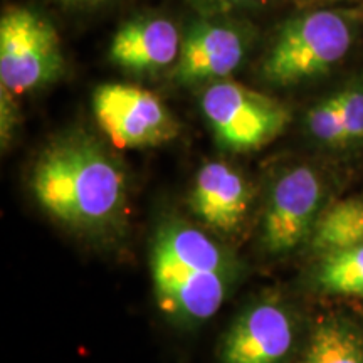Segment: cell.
Wrapping results in <instances>:
<instances>
[{"mask_svg":"<svg viewBox=\"0 0 363 363\" xmlns=\"http://www.w3.org/2000/svg\"><path fill=\"white\" fill-rule=\"evenodd\" d=\"M252 44L251 29L224 16L195 21L182 39L174 78L180 84L222 81L246 59Z\"/></svg>","mask_w":363,"mask_h":363,"instance_id":"52a82bcc","label":"cell"},{"mask_svg":"<svg viewBox=\"0 0 363 363\" xmlns=\"http://www.w3.org/2000/svg\"><path fill=\"white\" fill-rule=\"evenodd\" d=\"M179 27L165 17H138L118 29L110 59L121 69L152 74L177 62L182 48Z\"/></svg>","mask_w":363,"mask_h":363,"instance_id":"30bf717a","label":"cell"},{"mask_svg":"<svg viewBox=\"0 0 363 363\" xmlns=\"http://www.w3.org/2000/svg\"><path fill=\"white\" fill-rule=\"evenodd\" d=\"M291 318L274 303H259L235 321L224 340L222 363H281L293 347Z\"/></svg>","mask_w":363,"mask_h":363,"instance_id":"9c48e42d","label":"cell"},{"mask_svg":"<svg viewBox=\"0 0 363 363\" xmlns=\"http://www.w3.org/2000/svg\"><path fill=\"white\" fill-rule=\"evenodd\" d=\"M342 116L345 143H355L363 140V89L348 88L335 94Z\"/></svg>","mask_w":363,"mask_h":363,"instance_id":"2e32d148","label":"cell"},{"mask_svg":"<svg viewBox=\"0 0 363 363\" xmlns=\"http://www.w3.org/2000/svg\"><path fill=\"white\" fill-rule=\"evenodd\" d=\"M33 190L48 214L71 229L101 233L125 211V177L115 158L88 135L56 140L39 157Z\"/></svg>","mask_w":363,"mask_h":363,"instance_id":"6da1fadb","label":"cell"},{"mask_svg":"<svg viewBox=\"0 0 363 363\" xmlns=\"http://www.w3.org/2000/svg\"><path fill=\"white\" fill-rule=\"evenodd\" d=\"M318 283L328 293L363 296V246L326 254Z\"/></svg>","mask_w":363,"mask_h":363,"instance_id":"5bb4252c","label":"cell"},{"mask_svg":"<svg viewBox=\"0 0 363 363\" xmlns=\"http://www.w3.org/2000/svg\"><path fill=\"white\" fill-rule=\"evenodd\" d=\"M306 125L313 138L326 145H347L337 98L330 96L308 111Z\"/></svg>","mask_w":363,"mask_h":363,"instance_id":"9a60e30c","label":"cell"},{"mask_svg":"<svg viewBox=\"0 0 363 363\" xmlns=\"http://www.w3.org/2000/svg\"><path fill=\"white\" fill-rule=\"evenodd\" d=\"M65 69L54 26L27 7H9L0 19V81L21 94L52 83Z\"/></svg>","mask_w":363,"mask_h":363,"instance_id":"5b68a950","label":"cell"},{"mask_svg":"<svg viewBox=\"0 0 363 363\" xmlns=\"http://www.w3.org/2000/svg\"><path fill=\"white\" fill-rule=\"evenodd\" d=\"M353 43V22L342 11H315L281 26L262 61L267 83L291 86L316 78L347 56Z\"/></svg>","mask_w":363,"mask_h":363,"instance_id":"3957f363","label":"cell"},{"mask_svg":"<svg viewBox=\"0 0 363 363\" xmlns=\"http://www.w3.org/2000/svg\"><path fill=\"white\" fill-rule=\"evenodd\" d=\"M195 9H199L203 16H225L240 9H252L264 6L269 0H187Z\"/></svg>","mask_w":363,"mask_h":363,"instance_id":"e0dca14e","label":"cell"},{"mask_svg":"<svg viewBox=\"0 0 363 363\" xmlns=\"http://www.w3.org/2000/svg\"><path fill=\"white\" fill-rule=\"evenodd\" d=\"M311 246L325 254L363 246L362 199H348L330 207L313 229Z\"/></svg>","mask_w":363,"mask_h":363,"instance_id":"7c38bea8","label":"cell"},{"mask_svg":"<svg viewBox=\"0 0 363 363\" xmlns=\"http://www.w3.org/2000/svg\"><path fill=\"white\" fill-rule=\"evenodd\" d=\"M294 363H363V340L347 321L326 320L316 325Z\"/></svg>","mask_w":363,"mask_h":363,"instance_id":"4fadbf2b","label":"cell"},{"mask_svg":"<svg viewBox=\"0 0 363 363\" xmlns=\"http://www.w3.org/2000/svg\"><path fill=\"white\" fill-rule=\"evenodd\" d=\"M321 180L310 167L284 172L271 190L262 222V244L272 254L296 249L316 225Z\"/></svg>","mask_w":363,"mask_h":363,"instance_id":"ba28073f","label":"cell"},{"mask_svg":"<svg viewBox=\"0 0 363 363\" xmlns=\"http://www.w3.org/2000/svg\"><path fill=\"white\" fill-rule=\"evenodd\" d=\"M17 121H19V113H17L16 101L12 99V93L9 89L2 88V143L4 145L12 140Z\"/></svg>","mask_w":363,"mask_h":363,"instance_id":"ac0fdd59","label":"cell"},{"mask_svg":"<svg viewBox=\"0 0 363 363\" xmlns=\"http://www.w3.org/2000/svg\"><path fill=\"white\" fill-rule=\"evenodd\" d=\"M201 108L217 142L239 153L271 143L291 121L283 103L230 81L207 86Z\"/></svg>","mask_w":363,"mask_h":363,"instance_id":"277c9868","label":"cell"},{"mask_svg":"<svg viewBox=\"0 0 363 363\" xmlns=\"http://www.w3.org/2000/svg\"><path fill=\"white\" fill-rule=\"evenodd\" d=\"M71 2H103V0H71Z\"/></svg>","mask_w":363,"mask_h":363,"instance_id":"d6986e66","label":"cell"},{"mask_svg":"<svg viewBox=\"0 0 363 363\" xmlns=\"http://www.w3.org/2000/svg\"><path fill=\"white\" fill-rule=\"evenodd\" d=\"M152 278L158 306L185 323L206 321L227 296L230 262L208 235L182 222H167L152 246Z\"/></svg>","mask_w":363,"mask_h":363,"instance_id":"7a4b0ae2","label":"cell"},{"mask_svg":"<svg viewBox=\"0 0 363 363\" xmlns=\"http://www.w3.org/2000/svg\"><path fill=\"white\" fill-rule=\"evenodd\" d=\"M99 128L118 148H148L169 143L179 123L150 91L130 84H103L93 94Z\"/></svg>","mask_w":363,"mask_h":363,"instance_id":"8992f818","label":"cell"},{"mask_svg":"<svg viewBox=\"0 0 363 363\" xmlns=\"http://www.w3.org/2000/svg\"><path fill=\"white\" fill-rule=\"evenodd\" d=\"M252 192L244 177L224 162H208L199 170L190 207L217 233L234 234L246 219Z\"/></svg>","mask_w":363,"mask_h":363,"instance_id":"8fae6325","label":"cell"}]
</instances>
